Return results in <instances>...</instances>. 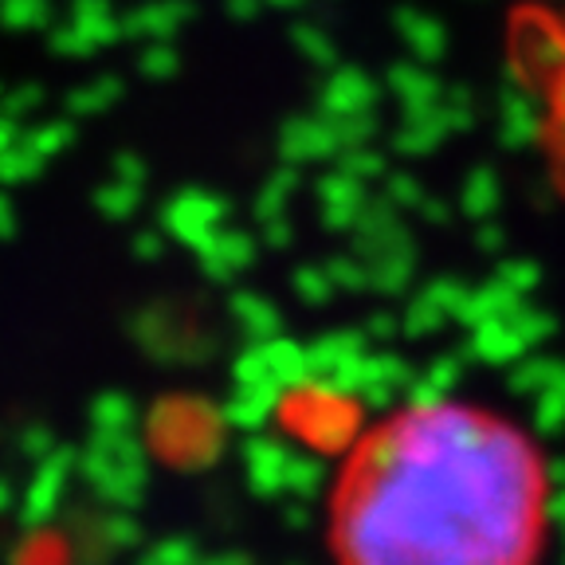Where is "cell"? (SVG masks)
I'll list each match as a JSON object with an SVG mask.
<instances>
[{
    "mask_svg": "<svg viewBox=\"0 0 565 565\" xmlns=\"http://www.w3.org/2000/svg\"><path fill=\"white\" fill-rule=\"evenodd\" d=\"M546 451L514 416L416 397L350 444L327 499L334 565H539Z\"/></svg>",
    "mask_w": 565,
    "mask_h": 565,
    "instance_id": "6da1fadb",
    "label": "cell"
},
{
    "mask_svg": "<svg viewBox=\"0 0 565 565\" xmlns=\"http://www.w3.org/2000/svg\"><path fill=\"white\" fill-rule=\"evenodd\" d=\"M507 60L534 106V150L565 196V4L526 0L507 24Z\"/></svg>",
    "mask_w": 565,
    "mask_h": 565,
    "instance_id": "7a4b0ae2",
    "label": "cell"
}]
</instances>
